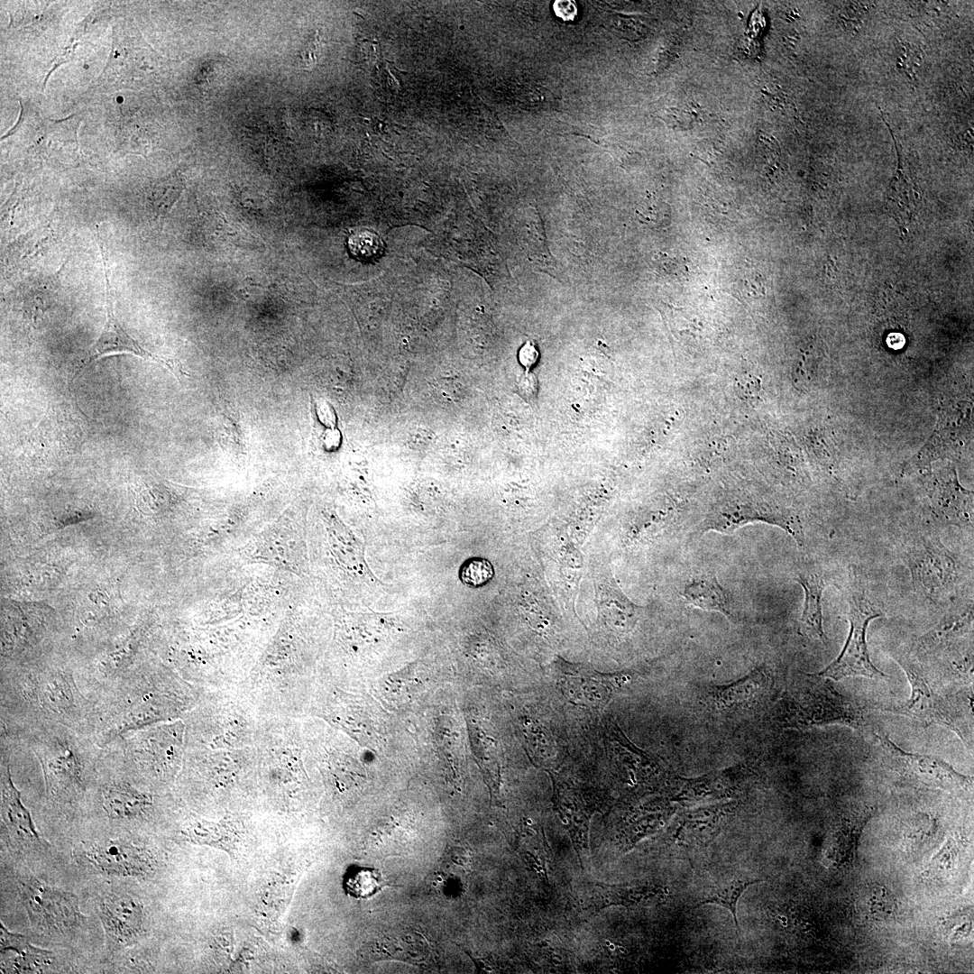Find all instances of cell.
<instances>
[{"label": "cell", "mask_w": 974, "mask_h": 974, "mask_svg": "<svg viewBox=\"0 0 974 974\" xmlns=\"http://www.w3.org/2000/svg\"><path fill=\"white\" fill-rule=\"evenodd\" d=\"M0 750L10 762L35 766L46 806L70 813L86 804L102 749L92 736L61 724L1 727Z\"/></svg>", "instance_id": "cell-1"}, {"label": "cell", "mask_w": 974, "mask_h": 974, "mask_svg": "<svg viewBox=\"0 0 974 974\" xmlns=\"http://www.w3.org/2000/svg\"><path fill=\"white\" fill-rule=\"evenodd\" d=\"M0 680L1 727L54 723L93 737L96 706L79 688L75 665L42 656L2 665Z\"/></svg>", "instance_id": "cell-2"}, {"label": "cell", "mask_w": 974, "mask_h": 974, "mask_svg": "<svg viewBox=\"0 0 974 974\" xmlns=\"http://www.w3.org/2000/svg\"><path fill=\"white\" fill-rule=\"evenodd\" d=\"M198 697L197 688L179 675L143 662L95 703L93 739L104 748L128 731L185 716Z\"/></svg>", "instance_id": "cell-3"}, {"label": "cell", "mask_w": 974, "mask_h": 974, "mask_svg": "<svg viewBox=\"0 0 974 974\" xmlns=\"http://www.w3.org/2000/svg\"><path fill=\"white\" fill-rule=\"evenodd\" d=\"M782 708L781 721L787 728L842 724L858 729L866 723L862 708L816 673L805 675L801 687L785 700Z\"/></svg>", "instance_id": "cell-4"}, {"label": "cell", "mask_w": 974, "mask_h": 974, "mask_svg": "<svg viewBox=\"0 0 974 974\" xmlns=\"http://www.w3.org/2000/svg\"><path fill=\"white\" fill-rule=\"evenodd\" d=\"M129 765L152 783L173 772L185 750V723L169 721L128 731L111 742Z\"/></svg>", "instance_id": "cell-5"}, {"label": "cell", "mask_w": 974, "mask_h": 974, "mask_svg": "<svg viewBox=\"0 0 974 974\" xmlns=\"http://www.w3.org/2000/svg\"><path fill=\"white\" fill-rule=\"evenodd\" d=\"M862 573L856 567L850 571L847 602L850 624L846 644L840 656L817 675L833 680L850 676L885 679L887 675L871 662L866 632L869 621L884 613L869 598Z\"/></svg>", "instance_id": "cell-6"}, {"label": "cell", "mask_w": 974, "mask_h": 974, "mask_svg": "<svg viewBox=\"0 0 974 974\" xmlns=\"http://www.w3.org/2000/svg\"><path fill=\"white\" fill-rule=\"evenodd\" d=\"M18 894L33 930L50 936H69L83 924L78 899L71 892L30 877L17 883Z\"/></svg>", "instance_id": "cell-7"}, {"label": "cell", "mask_w": 974, "mask_h": 974, "mask_svg": "<svg viewBox=\"0 0 974 974\" xmlns=\"http://www.w3.org/2000/svg\"><path fill=\"white\" fill-rule=\"evenodd\" d=\"M897 661L908 677L911 695L906 702L883 710L911 717L925 724L943 726L968 743L955 709L945 696L937 691L920 664L908 657H901Z\"/></svg>", "instance_id": "cell-8"}, {"label": "cell", "mask_w": 974, "mask_h": 974, "mask_svg": "<svg viewBox=\"0 0 974 974\" xmlns=\"http://www.w3.org/2000/svg\"><path fill=\"white\" fill-rule=\"evenodd\" d=\"M880 746L893 764L910 777L932 787L949 792H969L972 781L957 772L943 760L929 755L907 752L887 736L875 733Z\"/></svg>", "instance_id": "cell-9"}, {"label": "cell", "mask_w": 974, "mask_h": 974, "mask_svg": "<svg viewBox=\"0 0 974 974\" xmlns=\"http://www.w3.org/2000/svg\"><path fill=\"white\" fill-rule=\"evenodd\" d=\"M96 240V244H98L102 254L106 281V320L99 337L88 349L87 355L78 366V369L81 370L84 365L109 354H130L145 360L151 359L153 362L166 366L173 373H179L178 367H176L171 361L159 357L146 350L138 341L128 335L117 320L114 311L113 289L106 265V246L103 240L97 237Z\"/></svg>", "instance_id": "cell-10"}, {"label": "cell", "mask_w": 974, "mask_h": 974, "mask_svg": "<svg viewBox=\"0 0 974 974\" xmlns=\"http://www.w3.org/2000/svg\"><path fill=\"white\" fill-rule=\"evenodd\" d=\"M908 555L914 580L926 593L933 597L940 595L955 583L958 574L955 557L938 538L917 539Z\"/></svg>", "instance_id": "cell-11"}, {"label": "cell", "mask_w": 974, "mask_h": 974, "mask_svg": "<svg viewBox=\"0 0 974 974\" xmlns=\"http://www.w3.org/2000/svg\"><path fill=\"white\" fill-rule=\"evenodd\" d=\"M98 912L111 947H128L142 939L143 910L141 902L134 896L122 892L107 894L100 901Z\"/></svg>", "instance_id": "cell-12"}, {"label": "cell", "mask_w": 974, "mask_h": 974, "mask_svg": "<svg viewBox=\"0 0 974 974\" xmlns=\"http://www.w3.org/2000/svg\"><path fill=\"white\" fill-rule=\"evenodd\" d=\"M86 860L98 873L110 877H142L150 868L147 853L142 845L126 839H107L89 845Z\"/></svg>", "instance_id": "cell-13"}, {"label": "cell", "mask_w": 974, "mask_h": 974, "mask_svg": "<svg viewBox=\"0 0 974 974\" xmlns=\"http://www.w3.org/2000/svg\"><path fill=\"white\" fill-rule=\"evenodd\" d=\"M734 809L735 802H729L680 811L670 828V837L684 848L706 845L721 832Z\"/></svg>", "instance_id": "cell-14"}, {"label": "cell", "mask_w": 974, "mask_h": 974, "mask_svg": "<svg viewBox=\"0 0 974 974\" xmlns=\"http://www.w3.org/2000/svg\"><path fill=\"white\" fill-rule=\"evenodd\" d=\"M332 719L364 746L378 747L384 733L381 708L369 697L342 694L331 705Z\"/></svg>", "instance_id": "cell-15"}, {"label": "cell", "mask_w": 974, "mask_h": 974, "mask_svg": "<svg viewBox=\"0 0 974 974\" xmlns=\"http://www.w3.org/2000/svg\"><path fill=\"white\" fill-rule=\"evenodd\" d=\"M630 675H602L587 671H565L556 678L562 694L572 703L588 707L600 708L613 694L629 683Z\"/></svg>", "instance_id": "cell-16"}, {"label": "cell", "mask_w": 974, "mask_h": 974, "mask_svg": "<svg viewBox=\"0 0 974 974\" xmlns=\"http://www.w3.org/2000/svg\"><path fill=\"white\" fill-rule=\"evenodd\" d=\"M1 751V820L9 833L27 845L42 846L46 842L37 831L31 812L24 805L11 774L8 755Z\"/></svg>", "instance_id": "cell-17"}, {"label": "cell", "mask_w": 974, "mask_h": 974, "mask_svg": "<svg viewBox=\"0 0 974 974\" xmlns=\"http://www.w3.org/2000/svg\"><path fill=\"white\" fill-rule=\"evenodd\" d=\"M745 780L741 767L711 772L695 778H678L673 801L683 804L714 802L735 795Z\"/></svg>", "instance_id": "cell-18"}, {"label": "cell", "mask_w": 974, "mask_h": 974, "mask_svg": "<svg viewBox=\"0 0 974 974\" xmlns=\"http://www.w3.org/2000/svg\"><path fill=\"white\" fill-rule=\"evenodd\" d=\"M52 952L32 945L1 923V971L3 973H44L54 969Z\"/></svg>", "instance_id": "cell-19"}, {"label": "cell", "mask_w": 974, "mask_h": 974, "mask_svg": "<svg viewBox=\"0 0 974 974\" xmlns=\"http://www.w3.org/2000/svg\"><path fill=\"white\" fill-rule=\"evenodd\" d=\"M933 481L931 499L942 520L953 525L972 524V493L962 489L955 473H939Z\"/></svg>", "instance_id": "cell-20"}, {"label": "cell", "mask_w": 974, "mask_h": 974, "mask_svg": "<svg viewBox=\"0 0 974 974\" xmlns=\"http://www.w3.org/2000/svg\"><path fill=\"white\" fill-rule=\"evenodd\" d=\"M872 813L873 810L868 808L843 816L826 842V859L836 866L852 863L856 859L859 837Z\"/></svg>", "instance_id": "cell-21"}, {"label": "cell", "mask_w": 974, "mask_h": 974, "mask_svg": "<svg viewBox=\"0 0 974 974\" xmlns=\"http://www.w3.org/2000/svg\"><path fill=\"white\" fill-rule=\"evenodd\" d=\"M767 685V675L758 667L732 684L716 686L712 693V700L720 711L737 712L758 702Z\"/></svg>", "instance_id": "cell-22"}, {"label": "cell", "mask_w": 974, "mask_h": 974, "mask_svg": "<svg viewBox=\"0 0 974 974\" xmlns=\"http://www.w3.org/2000/svg\"><path fill=\"white\" fill-rule=\"evenodd\" d=\"M760 881L761 879L743 871L720 877L703 889V895L694 908L703 905H717L726 908L733 917L737 936L740 937V928L737 915L738 902L749 887Z\"/></svg>", "instance_id": "cell-23"}, {"label": "cell", "mask_w": 974, "mask_h": 974, "mask_svg": "<svg viewBox=\"0 0 974 974\" xmlns=\"http://www.w3.org/2000/svg\"><path fill=\"white\" fill-rule=\"evenodd\" d=\"M795 580L804 588L805 595L799 631L804 636L825 643L827 637L822 628V596L826 586L825 577L814 572H801Z\"/></svg>", "instance_id": "cell-24"}, {"label": "cell", "mask_w": 974, "mask_h": 974, "mask_svg": "<svg viewBox=\"0 0 974 974\" xmlns=\"http://www.w3.org/2000/svg\"><path fill=\"white\" fill-rule=\"evenodd\" d=\"M682 596L691 605L705 611H714L732 618V610L727 593L713 574H701L691 578L685 585Z\"/></svg>", "instance_id": "cell-25"}, {"label": "cell", "mask_w": 974, "mask_h": 974, "mask_svg": "<svg viewBox=\"0 0 974 974\" xmlns=\"http://www.w3.org/2000/svg\"><path fill=\"white\" fill-rule=\"evenodd\" d=\"M345 893L354 898H370L383 887L381 872L374 868L350 866L343 877Z\"/></svg>", "instance_id": "cell-26"}, {"label": "cell", "mask_w": 974, "mask_h": 974, "mask_svg": "<svg viewBox=\"0 0 974 974\" xmlns=\"http://www.w3.org/2000/svg\"><path fill=\"white\" fill-rule=\"evenodd\" d=\"M471 739L474 754L490 780L496 782L499 776V749L497 741L477 725H473Z\"/></svg>", "instance_id": "cell-27"}, {"label": "cell", "mask_w": 974, "mask_h": 974, "mask_svg": "<svg viewBox=\"0 0 974 974\" xmlns=\"http://www.w3.org/2000/svg\"><path fill=\"white\" fill-rule=\"evenodd\" d=\"M347 246L350 253L362 262H371L379 258L383 252L381 238L371 230H359L348 238Z\"/></svg>", "instance_id": "cell-28"}, {"label": "cell", "mask_w": 974, "mask_h": 974, "mask_svg": "<svg viewBox=\"0 0 974 974\" xmlns=\"http://www.w3.org/2000/svg\"><path fill=\"white\" fill-rule=\"evenodd\" d=\"M494 570L490 561L482 557L467 559L460 567L459 577L463 583L470 587H480L487 583L493 576Z\"/></svg>", "instance_id": "cell-29"}, {"label": "cell", "mask_w": 974, "mask_h": 974, "mask_svg": "<svg viewBox=\"0 0 974 974\" xmlns=\"http://www.w3.org/2000/svg\"><path fill=\"white\" fill-rule=\"evenodd\" d=\"M637 214L641 222L657 227L666 225L669 217L666 205L654 198L643 200L638 207Z\"/></svg>", "instance_id": "cell-30"}, {"label": "cell", "mask_w": 974, "mask_h": 974, "mask_svg": "<svg viewBox=\"0 0 974 974\" xmlns=\"http://www.w3.org/2000/svg\"><path fill=\"white\" fill-rule=\"evenodd\" d=\"M956 842L954 840H947L943 848L933 858L930 863V868L933 870H938L941 868H949L951 863L954 861L956 854Z\"/></svg>", "instance_id": "cell-31"}, {"label": "cell", "mask_w": 974, "mask_h": 974, "mask_svg": "<svg viewBox=\"0 0 974 974\" xmlns=\"http://www.w3.org/2000/svg\"><path fill=\"white\" fill-rule=\"evenodd\" d=\"M519 393L528 401H534L538 395V381L533 373L526 372L518 381Z\"/></svg>", "instance_id": "cell-32"}, {"label": "cell", "mask_w": 974, "mask_h": 974, "mask_svg": "<svg viewBox=\"0 0 974 974\" xmlns=\"http://www.w3.org/2000/svg\"><path fill=\"white\" fill-rule=\"evenodd\" d=\"M538 357V351L532 341H528L519 352L520 363L529 368L535 364Z\"/></svg>", "instance_id": "cell-33"}, {"label": "cell", "mask_w": 974, "mask_h": 974, "mask_svg": "<svg viewBox=\"0 0 974 974\" xmlns=\"http://www.w3.org/2000/svg\"><path fill=\"white\" fill-rule=\"evenodd\" d=\"M430 438V433L426 429H417L410 434L409 443L416 447H420L425 446Z\"/></svg>", "instance_id": "cell-34"}, {"label": "cell", "mask_w": 974, "mask_h": 974, "mask_svg": "<svg viewBox=\"0 0 974 974\" xmlns=\"http://www.w3.org/2000/svg\"><path fill=\"white\" fill-rule=\"evenodd\" d=\"M569 9L570 10L575 9L574 5L573 2H569V1L556 2V13H557V14L559 16H561V17H563L565 19H569V18L573 17L574 15V14L569 12L568 11Z\"/></svg>", "instance_id": "cell-35"}, {"label": "cell", "mask_w": 974, "mask_h": 974, "mask_svg": "<svg viewBox=\"0 0 974 974\" xmlns=\"http://www.w3.org/2000/svg\"><path fill=\"white\" fill-rule=\"evenodd\" d=\"M744 286H745V289H746V292H748L749 295L754 296V295H760V293H763L761 291V286L762 285L760 284V282L755 283L754 280H751V279L746 280L745 282H744Z\"/></svg>", "instance_id": "cell-36"}]
</instances>
